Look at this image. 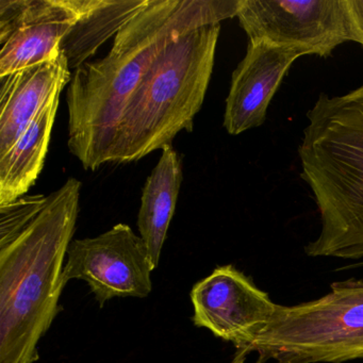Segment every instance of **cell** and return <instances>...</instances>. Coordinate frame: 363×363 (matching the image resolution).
<instances>
[{
  "label": "cell",
  "instance_id": "cell-6",
  "mask_svg": "<svg viewBox=\"0 0 363 363\" xmlns=\"http://www.w3.org/2000/svg\"><path fill=\"white\" fill-rule=\"evenodd\" d=\"M239 18L250 41H265L327 58L350 40L345 0H241Z\"/></svg>",
  "mask_w": 363,
  "mask_h": 363
},
{
  "label": "cell",
  "instance_id": "cell-4",
  "mask_svg": "<svg viewBox=\"0 0 363 363\" xmlns=\"http://www.w3.org/2000/svg\"><path fill=\"white\" fill-rule=\"evenodd\" d=\"M220 24L197 27L159 55L121 118L109 162L129 163L190 131L213 73Z\"/></svg>",
  "mask_w": 363,
  "mask_h": 363
},
{
  "label": "cell",
  "instance_id": "cell-3",
  "mask_svg": "<svg viewBox=\"0 0 363 363\" xmlns=\"http://www.w3.org/2000/svg\"><path fill=\"white\" fill-rule=\"evenodd\" d=\"M298 146L301 178L313 195L320 230L309 257L363 258V84L343 95L320 93Z\"/></svg>",
  "mask_w": 363,
  "mask_h": 363
},
{
  "label": "cell",
  "instance_id": "cell-1",
  "mask_svg": "<svg viewBox=\"0 0 363 363\" xmlns=\"http://www.w3.org/2000/svg\"><path fill=\"white\" fill-rule=\"evenodd\" d=\"M241 0H150L116 35L105 58L72 75L67 93L69 145L86 169L109 162L125 108L159 55L197 27L237 18Z\"/></svg>",
  "mask_w": 363,
  "mask_h": 363
},
{
  "label": "cell",
  "instance_id": "cell-11",
  "mask_svg": "<svg viewBox=\"0 0 363 363\" xmlns=\"http://www.w3.org/2000/svg\"><path fill=\"white\" fill-rule=\"evenodd\" d=\"M65 56L0 78V157L18 141L48 101L69 86Z\"/></svg>",
  "mask_w": 363,
  "mask_h": 363
},
{
  "label": "cell",
  "instance_id": "cell-2",
  "mask_svg": "<svg viewBox=\"0 0 363 363\" xmlns=\"http://www.w3.org/2000/svg\"><path fill=\"white\" fill-rule=\"evenodd\" d=\"M80 189L77 179H67L16 238L0 245V363L39 361L38 344L62 309Z\"/></svg>",
  "mask_w": 363,
  "mask_h": 363
},
{
  "label": "cell",
  "instance_id": "cell-8",
  "mask_svg": "<svg viewBox=\"0 0 363 363\" xmlns=\"http://www.w3.org/2000/svg\"><path fill=\"white\" fill-rule=\"evenodd\" d=\"M190 296L193 324L245 352L278 305L233 264L216 267L194 284Z\"/></svg>",
  "mask_w": 363,
  "mask_h": 363
},
{
  "label": "cell",
  "instance_id": "cell-16",
  "mask_svg": "<svg viewBox=\"0 0 363 363\" xmlns=\"http://www.w3.org/2000/svg\"><path fill=\"white\" fill-rule=\"evenodd\" d=\"M350 40L363 45V0H345Z\"/></svg>",
  "mask_w": 363,
  "mask_h": 363
},
{
  "label": "cell",
  "instance_id": "cell-12",
  "mask_svg": "<svg viewBox=\"0 0 363 363\" xmlns=\"http://www.w3.org/2000/svg\"><path fill=\"white\" fill-rule=\"evenodd\" d=\"M161 150L162 155L144 186L138 216L140 237L147 248L154 269L160 262L182 182V160L177 152L172 145Z\"/></svg>",
  "mask_w": 363,
  "mask_h": 363
},
{
  "label": "cell",
  "instance_id": "cell-7",
  "mask_svg": "<svg viewBox=\"0 0 363 363\" xmlns=\"http://www.w3.org/2000/svg\"><path fill=\"white\" fill-rule=\"evenodd\" d=\"M154 271L142 238L121 223L99 237L73 240L63 277L86 281L103 308L116 297H147Z\"/></svg>",
  "mask_w": 363,
  "mask_h": 363
},
{
  "label": "cell",
  "instance_id": "cell-15",
  "mask_svg": "<svg viewBox=\"0 0 363 363\" xmlns=\"http://www.w3.org/2000/svg\"><path fill=\"white\" fill-rule=\"evenodd\" d=\"M46 201L45 195H31L0 206V245L16 238L40 213Z\"/></svg>",
  "mask_w": 363,
  "mask_h": 363
},
{
  "label": "cell",
  "instance_id": "cell-5",
  "mask_svg": "<svg viewBox=\"0 0 363 363\" xmlns=\"http://www.w3.org/2000/svg\"><path fill=\"white\" fill-rule=\"evenodd\" d=\"M257 363H343L363 359V278L331 284L315 301L277 305L248 346Z\"/></svg>",
  "mask_w": 363,
  "mask_h": 363
},
{
  "label": "cell",
  "instance_id": "cell-13",
  "mask_svg": "<svg viewBox=\"0 0 363 363\" xmlns=\"http://www.w3.org/2000/svg\"><path fill=\"white\" fill-rule=\"evenodd\" d=\"M60 94L48 101L13 146L0 157V206L24 196L43 169Z\"/></svg>",
  "mask_w": 363,
  "mask_h": 363
},
{
  "label": "cell",
  "instance_id": "cell-14",
  "mask_svg": "<svg viewBox=\"0 0 363 363\" xmlns=\"http://www.w3.org/2000/svg\"><path fill=\"white\" fill-rule=\"evenodd\" d=\"M150 3V0H82V14L61 42L69 71L75 72Z\"/></svg>",
  "mask_w": 363,
  "mask_h": 363
},
{
  "label": "cell",
  "instance_id": "cell-17",
  "mask_svg": "<svg viewBox=\"0 0 363 363\" xmlns=\"http://www.w3.org/2000/svg\"><path fill=\"white\" fill-rule=\"evenodd\" d=\"M247 352H241L238 350L237 354H235L233 360L230 363H246V357H247Z\"/></svg>",
  "mask_w": 363,
  "mask_h": 363
},
{
  "label": "cell",
  "instance_id": "cell-10",
  "mask_svg": "<svg viewBox=\"0 0 363 363\" xmlns=\"http://www.w3.org/2000/svg\"><path fill=\"white\" fill-rule=\"evenodd\" d=\"M306 56L294 48L265 41L248 42L247 52L231 78L224 128L231 135L260 127L267 109L293 63Z\"/></svg>",
  "mask_w": 363,
  "mask_h": 363
},
{
  "label": "cell",
  "instance_id": "cell-9",
  "mask_svg": "<svg viewBox=\"0 0 363 363\" xmlns=\"http://www.w3.org/2000/svg\"><path fill=\"white\" fill-rule=\"evenodd\" d=\"M82 0H0V78L55 60Z\"/></svg>",
  "mask_w": 363,
  "mask_h": 363
}]
</instances>
